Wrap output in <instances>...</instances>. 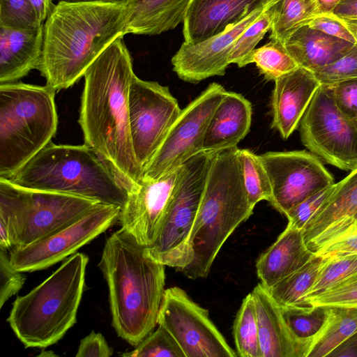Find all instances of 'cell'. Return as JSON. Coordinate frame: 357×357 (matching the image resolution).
<instances>
[{"label": "cell", "mask_w": 357, "mask_h": 357, "mask_svg": "<svg viewBox=\"0 0 357 357\" xmlns=\"http://www.w3.org/2000/svg\"><path fill=\"white\" fill-rule=\"evenodd\" d=\"M114 40L86 70L79 124L84 144L110 168L128 192L144 172L132 147L128 99L135 73L123 40Z\"/></svg>", "instance_id": "6da1fadb"}, {"label": "cell", "mask_w": 357, "mask_h": 357, "mask_svg": "<svg viewBox=\"0 0 357 357\" xmlns=\"http://www.w3.org/2000/svg\"><path fill=\"white\" fill-rule=\"evenodd\" d=\"M127 5L59 1L43 24L37 70L55 91L79 81L98 56L126 35Z\"/></svg>", "instance_id": "7a4b0ae2"}, {"label": "cell", "mask_w": 357, "mask_h": 357, "mask_svg": "<svg viewBox=\"0 0 357 357\" xmlns=\"http://www.w3.org/2000/svg\"><path fill=\"white\" fill-rule=\"evenodd\" d=\"M98 266L109 289L112 326L120 337L137 346L158 324L165 265L121 228L106 240Z\"/></svg>", "instance_id": "3957f363"}, {"label": "cell", "mask_w": 357, "mask_h": 357, "mask_svg": "<svg viewBox=\"0 0 357 357\" xmlns=\"http://www.w3.org/2000/svg\"><path fill=\"white\" fill-rule=\"evenodd\" d=\"M237 146L212 153L190 243L191 263L182 272L205 278L218 253L235 229L252 214L243 185Z\"/></svg>", "instance_id": "277c9868"}, {"label": "cell", "mask_w": 357, "mask_h": 357, "mask_svg": "<svg viewBox=\"0 0 357 357\" xmlns=\"http://www.w3.org/2000/svg\"><path fill=\"white\" fill-rule=\"evenodd\" d=\"M89 257L76 252L24 296H17L7 319L25 348H46L74 326L82 297Z\"/></svg>", "instance_id": "5b68a950"}, {"label": "cell", "mask_w": 357, "mask_h": 357, "mask_svg": "<svg viewBox=\"0 0 357 357\" xmlns=\"http://www.w3.org/2000/svg\"><path fill=\"white\" fill-rule=\"evenodd\" d=\"M8 179L30 189L92 199L121 209L128 192L91 149L52 142Z\"/></svg>", "instance_id": "8992f818"}, {"label": "cell", "mask_w": 357, "mask_h": 357, "mask_svg": "<svg viewBox=\"0 0 357 357\" xmlns=\"http://www.w3.org/2000/svg\"><path fill=\"white\" fill-rule=\"evenodd\" d=\"M56 92L47 85L0 84V178H8L51 142Z\"/></svg>", "instance_id": "52a82bcc"}, {"label": "cell", "mask_w": 357, "mask_h": 357, "mask_svg": "<svg viewBox=\"0 0 357 357\" xmlns=\"http://www.w3.org/2000/svg\"><path fill=\"white\" fill-rule=\"evenodd\" d=\"M96 201L30 189L0 178V220L8 226L12 248H22L76 221Z\"/></svg>", "instance_id": "ba28073f"}, {"label": "cell", "mask_w": 357, "mask_h": 357, "mask_svg": "<svg viewBox=\"0 0 357 357\" xmlns=\"http://www.w3.org/2000/svg\"><path fill=\"white\" fill-rule=\"evenodd\" d=\"M213 151H202L188 159L148 255L165 266L182 271L193 259L190 238L199 210Z\"/></svg>", "instance_id": "9c48e42d"}, {"label": "cell", "mask_w": 357, "mask_h": 357, "mask_svg": "<svg viewBox=\"0 0 357 357\" xmlns=\"http://www.w3.org/2000/svg\"><path fill=\"white\" fill-rule=\"evenodd\" d=\"M299 132L302 144L326 162L344 171L357 167V123L337 109L326 86L317 90Z\"/></svg>", "instance_id": "30bf717a"}, {"label": "cell", "mask_w": 357, "mask_h": 357, "mask_svg": "<svg viewBox=\"0 0 357 357\" xmlns=\"http://www.w3.org/2000/svg\"><path fill=\"white\" fill-rule=\"evenodd\" d=\"M181 110L167 86L135 75L129 91V123L133 151L144 172Z\"/></svg>", "instance_id": "8fae6325"}, {"label": "cell", "mask_w": 357, "mask_h": 357, "mask_svg": "<svg viewBox=\"0 0 357 357\" xmlns=\"http://www.w3.org/2000/svg\"><path fill=\"white\" fill-rule=\"evenodd\" d=\"M158 324L172 334L185 357L237 356L211 320L208 311L178 287L165 289Z\"/></svg>", "instance_id": "7c38bea8"}, {"label": "cell", "mask_w": 357, "mask_h": 357, "mask_svg": "<svg viewBox=\"0 0 357 357\" xmlns=\"http://www.w3.org/2000/svg\"><path fill=\"white\" fill-rule=\"evenodd\" d=\"M121 208L98 204L84 215L56 232L22 248H12V265L21 272L47 268L76 253L119 221Z\"/></svg>", "instance_id": "4fadbf2b"}, {"label": "cell", "mask_w": 357, "mask_h": 357, "mask_svg": "<svg viewBox=\"0 0 357 357\" xmlns=\"http://www.w3.org/2000/svg\"><path fill=\"white\" fill-rule=\"evenodd\" d=\"M226 91L221 84L213 82L182 109L145 169L143 178H158L203 151L210 119Z\"/></svg>", "instance_id": "5bb4252c"}, {"label": "cell", "mask_w": 357, "mask_h": 357, "mask_svg": "<svg viewBox=\"0 0 357 357\" xmlns=\"http://www.w3.org/2000/svg\"><path fill=\"white\" fill-rule=\"evenodd\" d=\"M271 188V204L286 213L314 194L335 183L319 158L306 150L270 151L259 155Z\"/></svg>", "instance_id": "9a60e30c"}, {"label": "cell", "mask_w": 357, "mask_h": 357, "mask_svg": "<svg viewBox=\"0 0 357 357\" xmlns=\"http://www.w3.org/2000/svg\"><path fill=\"white\" fill-rule=\"evenodd\" d=\"M181 165L156 179L143 178L128 192L119 222L141 245L149 247L155 239L171 202Z\"/></svg>", "instance_id": "2e32d148"}, {"label": "cell", "mask_w": 357, "mask_h": 357, "mask_svg": "<svg viewBox=\"0 0 357 357\" xmlns=\"http://www.w3.org/2000/svg\"><path fill=\"white\" fill-rule=\"evenodd\" d=\"M267 6L206 40L195 45L183 42L172 59L173 70L181 79L194 84L211 77L224 75L229 65L228 59L236 42Z\"/></svg>", "instance_id": "e0dca14e"}, {"label": "cell", "mask_w": 357, "mask_h": 357, "mask_svg": "<svg viewBox=\"0 0 357 357\" xmlns=\"http://www.w3.org/2000/svg\"><path fill=\"white\" fill-rule=\"evenodd\" d=\"M273 0H192L185 13L184 43L195 45L222 33Z\"/></svg>", "instance_id": "ac0fdd59"}, {"label": "cell", "mask_w": 357, "mask_h": 357, "mask_svg": "<svg viewBox=\"0 0 357 357\" xmlns=\"http://www.w3.org/2000/svg\"><path fill=\"white\" fill-rule=\"evenodd\" d=\"M357 225V167L338 183L303 229L306 245L314 250L334 236Z\"/></svg>", "instance_id": "d6986e66"}, {"label": "cell", "mask_w": 357, "mask_h": 357, "mask_svg": "<svg viewBox=\"0 0 357 357\" xmlns=\"http://www.w3.org/2000/svg\"><path fill=\"white\" fill-rule=\"evenodd\" d=\"M274 82L271 126L287 139L299 126L320 84L312 72L300 66Z\"/></svg>", "instance_id": "ffe728a7"}, {"label": "cell", "mask_w": 357, "mask_h": 357, "mask_svg": "<svg viewBox=\"0 0 357 357\" xmlns=\"http://www.w3.org/2000/svg\"><path fill=\"white\" fill-rule=\"evenodd\" d=\"M256 307L261 357H307L310 341L289 330L280 306L261 282L251 292Z\"/></svg>", "instance_id": "44dd1931"}, {"label": "cell", "mask_w": 357, "mask_h": 357, "mask_svg": "<svg viewBox=\"0 0 357 357\" xmlns=\"http://www.w3.org/2000/svg\"><path fill=\"white\" fill-rule=\"evenodd\" d=\"M43 24L32 29L0 26V84L15 82L38 69L43 52Z\"/></svg>", "instance_id": "7402d4cb"}, {"label": "cell", "mask_w": 357, "mask_h": 357, "mask_svg": "<svg viewBox=\"0 0 357 357\" xmlns=\"http://www.w3.org/2000/svg\"><path fill=\"white\" fill-rule=\"evenodd\" d=\"M252 113L248 100L227 91L210 119L202 150L215 151L237 146L250 130Z\"/></svg>", "instance_id": "603a6c76"}, {"label": "cell", "mask_w": 357, "mask_h": 357, "mask_svg": "<svg viewBox=\"0 0 357 357\" xmlns=\"http://www.w3.org/2000/svg\"><path fill=\"white\" fill-rule=\"evenodd\" d=\"M304 239L302 229L287 225L276 241L258 259L257 273L261 283L271 288L287 278L313 256Z\"/></svg>", "instance_id": "cb8c5ba5"}, {"label": "cell", "mask_w": 357, "mask_h": 357, "mask_svg": "<svg viewBox=\"0 0 357 357\" xmlns=\"http://www.w3.org/2000/svg\"><path fill=\"white\" fill-rule=\"evenodd\" d=\"M283 45L298 66L313 73L346 54L355 44L306 24L292 32Z\"/></svg>", "instance_id": "d4e9b609"}, {"label": "cell", "mask_w": 357, "mask_h": 357, "mask_svg": "<svg viewBox=\"0 0 357 357\" xmlns=\"http://www.w3.org/2000/svg\"><path fill=\"white\" fill-rule=\"evenodd\" d=\"M192 0H132L128 5L126 34L158 35L183 21Z\"/></svg>", "instance_id": "484cf974"}, {"label": "cell", "mask_w": 357, "mask_h": 357, "mask_svg": "<svg viewBox=\"0 0 357 357\" xmlns=\"http://www.w3.org/2000/svg\"><path fill=\"white\" fill-rule=\"evenodd\" d=\"M357 332V309L327 307L326 320L311 338L307 357L328 356Z\"/></svg>", "instance_id": "4316f807"}, {"label": "cell", "mask_w": 357, "mask_h": 357, "mask_svg": "<svg viewBox=\"0 0 357 357\" xmlns=\"http://www.w3.org/2000/svg\"><path fill=\"white\" fill-rule=\"evenodd\" d=\"M270 38L283 43L295 30L318 15L317 0H275Z\"/></svg>", "instance_id": "83f0119b"}, {"label": "cell", "mask_w": 357, "mask_h": 357, "mask_svg": "<svg viewBox=\"0 0 357 357\" xmlns=\"http://www.w3.org/2000/svg\"><path fill=\"white\" fill-rule=\"evenodd\" d=\"M323 258L314 254L297 271L267 289L279 305L304 306L303 298L317 278Z\"/></svg>", "instance_id": "f1b7e54d"}, {"label": "cell", "mask_w": 357, "mask_h": 357, "mask_svg": "<svg viewBox=\"0 0 357 357\" xmlns=\"http://www.w3.org/2000/svg\"><path fill=\"white\" fill-rule=\"evenodd\" d=\"M237 356L261 357L255 303L252 293L243 299L233 326Z\"/></svg>", "instance_id": "f546056e"}, {"label": "cell", "mask_w": 357, "mask_h": 357, "mask_svg": "<svg viewBox=\"0 0 357 357\" xmlns=\"http://www.w3.org/2000/svg\"><path fill=\"white\" fill-rule=\"evenodd\" d=\"M237 154L243 185L250 205L255 208L259 202H270L272 188L259 155L245 149H238Z\"/></svg>", "instance_id": "4dcf8cb0"}, {"label": "cell", "mask_w": 357, "mask_h": 357, "mask_svg": "<svg viewBox=\"0 0 357 357\" xmlns=\"http://www.w3.org/2000/svg\"><path fill=\"white\" fill-rule=\"evenodd\" d=\"M252 63L256 64L265 79L273 81L298 67L283 43L273 40L255 49L244 61L243 67Z\"/></svg>", "instance_id": "1f68e13d"}, {"label": "cell", "mask_w": 357, "mask_h": 357, "mask_svg": "<svg viewBox=\"0 0 357 357\" xmlns=\"http://www.w3.org/2000/svg\"><path fill=\"white\" fill-rule=\"evenodd\" d=\"M317 278L305 294L304 300L324 291L339 281L357 273V253L323 256Z\"/></svg>", "instance_id": "d6a6232c"}, {"label": "cell", "mask_w": 357, "mask_h": 357, "mask_svg": "<svg viewBox=\"0 0 357 357\" xmlns=\"http://www.w3.org/2000/svg\"><path fill=\"white\" fill-rule=\"evenodd\" d=\"M280 308L291 332L305 341L310 342L322 327L327 315V307H324L280 306Z\"/></svg>", "instance_id": "836d02e7"}, {"label": "cell", "mask_w": 357, "mask_h": 357, "mask_svg": "<svg viewBox=\"0 0 357 357\" xmlns=\"http://www.w3.org/2000/svg\"><path fill=\"white\" fill-rule=\"evenodd\" d=\"M273 0L261 15L251 23L236 42L228 59L229 64L236 63L243 67V63L264 36L271 29L273 17Z\"/></svg>", "instance_id": "e575fe53"}, {"label": "cell", "mask_w": 357, "mask_h": 357, "mask_svg": "<svg viewBox=\"0 0 357 357\" xmlns=\"http://www.w3.org/2000/svg\"><path fill=\"white\" fill-rule=\"evenodd\" d=\"M357 309V273L304 300V306Z\"/></svg>", "instance_id": "d590c367"}, {"label": "cell", "mask_w": 357, "mask_h": 357, "mask_svg": "<svg viewBox=\"0 0 357 357\" xmlns=\"http://www.w3.org/2000/svg\"><path fill=\"white\" fill-rule=\"evenodd\" d=\"M125 357H185L181 348L162 326L151 332L135 349L121 354Z\"/></svg>", "instance_id": "8d00e7d4"}, {"label": "cell", "mask_w": 357, "mask_h": 357, "mask_svg": "<svg viewBox=\"0 0 357 357\" xmlns=\"http://www.w3.org/2000/svg\"><path fill=\"white\" fill-rule=\"evenodd\" d=\"M42 24L29 0H0V26L32 29Z\"/></svg>", "instance_id": "74e56055"}, {"label": "cell", "mask_w": 357, "mask_h": 357, "mask_svg": "<svg viewBox=\"0 0 357 357\" xmlns=\"http://www.w3.org/2000/svg\"><path fill=\"white\" fill-rule=\"evenodd\" d=\"M320 84L331 85L357 78V43L346 54L313 72Z\"/></svg>", "instance_id": "f35d334b"}, {"label": "cell", "mask_w": 357, "mask_h": 357, "mask_svg": "<svg viewBox=\"0 0 357 357\" xmlns=\"http://www.w3.org/2000/svg\"><path fill=\"white\" fill-rule=\"evenodd\" d=\"M325 86L341 113L357 123V78Z\"/></svg>", "instance_id": "ab89813d"}, {"label": "cell", "mask_w": 357, "mask_h": 357, "mask_svg": "<svg viewBox=\"0 0 357 357\" xmlns=\"http://www.w3.org/2000/svg\"><path fill=\"white\" fill-rule=\"evenodd\" d=\"M26 277L10 262L6 250L0 248V308L22 288Z\"/></svg>", "instance_id": "60d3db41"}, {"label": "cell", "mask_w": 357, "mask_h": 357, "mask_svg": "<svg viewBox=\"0 0 357 357\" xmlns=\"http://www.w3.org/2000/svg\"><path fill=\"white\" fill-rule=\"evenodd\" d=\"M333 185L314 194L290 209L285 215L287 225L303 230L331 194Z\"/></svg>", "instance_id": "b9f144b4"}, {"label": "cell", "mask_w": 357, "mask_h": 357, "mask_svg": "<svg viewBox=\"0 0 357 357\" xmlns=\"http://www.w3.org/2000/svg\"><path fill=\"white\" fill-rule=\"evenodd\" d=\"M314 252L322 257L333 254L357 253V225H351L349 229L325 241Z\"/></svg>", "instance_id": "7bdbcfd3"}, {"label": "cell", "mask_w": 357, "mask_h": 357, "mask_svg": "<svg viewBox=\"0 0 357 357\" xmlns=\"http://www.w3.org/2000/svg\"><path fill=\"white\" fill-rule=\"evenodd\" d=\"M307 25L329 36L354 44L357 42L344 21L333 14H319L312 18Z\"/></svg>", "instance_id": "ee69618b"}, {"label": "cell", "mask_w": 357, "mask_h": 357, "mask_svg": "<svg viewBox=\"0 0 357 357\" xmlns=\"http://www.w3.org/2000/svg\"><path fill=\"white\" fill-rule=\"evenodd\" d=\"M113 354L110 347L101 333L94 331L81 340L77 357H109Z\"/></svg>", "instance_id": "f6af8a7d"}, {"label": "cell", "mask_w": 357, "mask_h": 357, "mask_svg": "<svg viewBox=\"0 0 357 357\" xmlns=\"http://www.w3.org/2000/svg\"><path fill=\"white\" fill-rule=\"evenodd\" d=\"M332 14L343 21L357 20V0H341Z\"/></svg>", "instance_id": "bcb514c9"}, {"label": "cell", "mask_w": 357, "mask_h": 357, "mask_svg": "<svg viewBox=\"0 0 357 357\" xmlns=\"http://www.w3.org/2000/svg\"><path fill=\"white\" fill-rule=\"evenodd\" d=\"M328 356L357 357V332L339 345Z\"/></svg>", "instance_id": "7dc6e473"}, {"label": "cell", "mask_w": 357, "mask_h": 357, "mask_svg": "<svg viewBox=\"0 0 357 357\" xmlns=\"http://www.w3.org/2000/svg\"><path fill=\"white\" fill-rule=\"evenodd\" d=\"M40 22L43 23L54 3L50 0H29Z\"/></svg>", "instance_id": "c3c4849f"}, {"label": "cell", "mask_w": 357, "mask_h": 357, "mask_svg": "<svg viewBox=\"0 0 357 357\" xmlns=\"http://www.w3.org/2000/svg\"><path fill=\"white\" fill-rule=\"evenodd\" d=\"M341 0H317L318 15L332 14Z\"/></svg>", "instance_id": "681fc988"}, {"label": "cell", "mask_w": 357, "mask_h": 357, "mask_svg": "<svg viewBox=\"0 0 357 357\" xmlns=\"http://www.w3.org/2000/svg\"><path fill=\"white\" fill-rule=\"evenodd\" d=\"M12 248L10 233L7 225L0 220V248L7 250Z\"/></svg>", "instance_id": "f907efd6"}, {"label": "cell", "mask_w": 357, "mask_h": 357, "mask_svg": "<svg viewBox=\"0 0 357 357\" xmlns=\"http://www.w3.org/2000/svg\"><path fill=\"white\" fill-rule=\"evenodd\" d=\"M51 1L55 0H50ZM59 1H68V2H96L116 5H128L132 0H59Z\"/></svg>", "instance_id": "816d5d0a"}, {"label": "cell", "mask_w": 357, "mask_h": 357, "mask_svg": "<svg viewBox=\"0 0 357 357\" xmlns=\"http://www.w3.org/2000/svg\"><path fill=\"white\" fill-rule=\"evenodd\" d=\"M344 22L351 32L357 42V20H346L344 21Z\"/></svg>", "instance_id": "f5cc1de1"}]
</instances>
